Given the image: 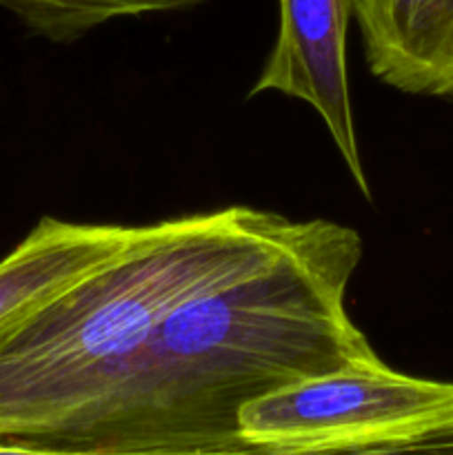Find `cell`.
Returning <instances> with one entry per match:
<instances>
[{
	"label": "cell",
	"instance_id": "2",
	"mask_svg": "<svg viewBox=\"0 0 453 455\" xmlns=\"http://www.w3.org/2000/svg\"><path fill=\"white\" fill-rule=\"evenodd\" d=\"M296 225L244 204L136 225L120 251L0 329V451L43 453L109 394L169 311Z\"/></svg>",
	"mask_w": 453,
	"mask_h": 455
},
{
	"label": "cell",
	"instance_id": "6",
	"mask_svg": "<svg viewBox=\"0 0 453 455\" xmlns=\"http://www.w3.org/2000/svg\"><path fill=\"white\" fill-rule=\"evenodd\" d=\"M133 231L136 225L43 218L0 260V329L120 251Z\"/></svg>",
	"mask_w": 453,
	"mask_h": 455
},
{
	"label": "cell",
	"instance_id": "5",
	"mask_svg": "<svg viewBox=\"0 0 453 455\" xmlns=\"http://www.w3.org/2000/svg\"><path fill=\"white\" fill-rule=\"evenodd\" d=\"M351 9L373 78L453 100V0H351Z\"/></svg>",
	"mask_w": 453,
	"mask_h": 455
},
{
	"label": "cell",
	"instance_id": "7",
	"mask_svg": "<svg viewBox=\"0 0 453 455\" xmlns=\"http://www.w3.org/2000/svg\"><path fill=\"white\" fill-rule=\"evenodd\" d=\"M204 0H0L31 34L49 43L69 44L102 25L123 18L187 12Z\"/></svg>",
	"mask_w": 453,
	"mask_h": 455
},
{
	"label": "cell",
	"instance_id": "4",
	"mask_svg": "<svg viewBox=\"0 0 453 455\" xmlns=\"http://www.w3.org/2000/svg\"><path fill=\"white\" fill-rule=\"evenodd\" d=\"M351 0H278V34L249 98L275 92L306 102L327 127L355 187L371 200L351 107Z\"/></svg>",
	"mask_w": 453,
	"mask_h": 455
},
{
	"label": "cell",
	"instance_id": "3",
	"mask_svg": "<svg viewBox=\"0 0 453 455\" xmlns=\"http://www.w3.org/2000/svg\"><path fill=\"white\" fill-rule=\"evenodd\" d=\"M238 431L251 453L417 451L453 444V382L346 364L244 404Z\"/></svg>",
	"mask_w": 453,
	"mask_h": 455
},
{
	"label": "cell",
	"instance_id": "1",
	"mask_svg": "<svg viewBox=\"0 0 453 455\" xmlns=\"http://www.w3.org/2000/svg\"><path fill=\"white\" fill-rule=\"evenodd\" d=\"M354 227L314 218L154 327L109 394L43 453L249 455L238 416L275 389L378 358L346 307Z\"/></svg>",
	"mask_w": 453,
	"mask_h": 455
}]
</instances>
